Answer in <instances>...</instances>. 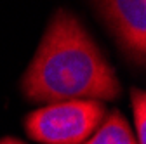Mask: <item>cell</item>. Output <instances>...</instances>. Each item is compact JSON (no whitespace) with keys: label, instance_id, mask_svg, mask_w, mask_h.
Masks as SVG:
<instances>
[{"label":"cell","instance_id":"obj_1","mask_svg":"<svg viewBox=\"0 0 146 144\" xmlns=\"http://www.w3.org/2000/svg\"><path fill=\"white\" fill-rule=\"evenodd\" d=\"M21 90L30 102L73 99L115 101L122 87L113 66L70 11L59 9L36 47L21 78Z\"/></svg>","mask_w":146,"mask_h":144},{"label":"cell","instance_id":"obj_2","mask_svg":"<svg viewBox=\"0 0 146 144\" xmlns=\"http://www.w3.org/2000/svg\"><path fill=\"white\" fill-rule=\"evenodd\" d=\"M106 115L101 101L73 99L45 104L23 120L26 135L40 144H84Z\"/></svg>","mask_w":146,"mask_h":144},{"label":"cell","instance_id":"obj_3","mask_svg":"<svg viewBox=\"0 0 146 144\" xmlns=\"http://www.w3.org/2000/svg\"><path fill=\"white\" fill-rule=\"evenodd\" d=\"M94 4L127 61L143 68L146 57V0H94Z\"/></svg>","mask_w":146,"mask_h":144},{"label":"cell","instance_id":"obj_4","mask_svg":"<svg viewBox=\"0 0 146 144\" xmlns=\"http://www.w3.org/2000/svg\"><path fill=\"white\" fill-rule=\"evenodd\" d=\"M84 144H137V141L127 118L118 110H111Z\"/></svg>","mask_w":146,"mask_h":144},{"label":"cell","instance_id":"obj_5","mask_svg":"<svg viewBox=\"0 0 146 144\" xmlns=\"http://www.w3.org/2000/svg\"><path fill=\"white\" fill-rule=\"evenodd\" d=\"M131 104H132V116L136 127V141L137 144H146V96L144 90L132 87L131 89Z\"/></svg>","mask_w":146,"mask_h":144},{"label":"cell","instance_id":"obj_6","mask_svg":"<svg viewBox=\"0 0 146 144\" xmlns=\"http://www.w3.org/2000/svg\"><path fill=\"white\" fill-rule=\"evenodd\" d=\"M0 144H25V142L19 141V139H16V137L7 135V137H4V139H0Z\"/></svg>","mask_w":146,"mask_h":144}]
</instances>
